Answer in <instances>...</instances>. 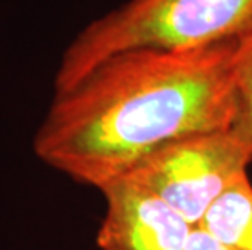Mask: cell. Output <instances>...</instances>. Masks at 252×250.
I'll return each mask as SVG.
<instances>
[{"instance_id": "52a82bcc", "label": "cell", "mask_w": 252, "mask_h": 250, "mask_svg": "<svg viewBox=\"0 0 252 250\" xmlns=\"http://www.w3.org/2000/svg\"><path fill=\"white\" fill-rule=\"evenodd\" d=\"M186 250H233L226 244L218 241L210 232H207L203 227L195 226L190 234V239L187 242Z\"/></svg>"}, {"instance_id": "7a4b0ae2", "label": "cell", "mask_w": 252, "mask_h": 250, "mask_svg": "<svg viewBox=\"0 0 252 250\" xmlns=\"http://www.w3.org/2000/svg\"><path fill=\"white\" fill-rule=\"evenodd\" d=\"M252 21V0H126L88 23L59 62L54 94L104 58L128 49H197L234 39Z\"/></svg>"}, {"instance_id": "3957f363", "label": "cell", "mask_w": 252, "mask_h": 250, "mask_svg": "<svg viewBox=\"0 0 252 250\" xmlns=\"http://www.w3.org/2000/svg\"><path fill=\"white\" fill-rule=\"evenodd\" d=\"M251 163V153L231 130H212L164 143L124 175L152 190L195 227L246 175Z\"/></svg>"}, {"instance_id": "5b68a950", "label": "cell", "mask_w": 252, "mask_h": 250, "mask_svg": "<svg viewBox=\"0 0 252 250\" xmlns=\"http://www.w3.org/2000/svg\"><path fill=\"white\" fill-rule=\"evenodd\" d=\"M198 226L233 250H252V184L248 174L220 196Z\"/></svg>"}, {"instance_id": "8992f818", "label": "cell", "mask_w": 252, "mask_h": 250, "mask_svg": "<svg viewBox=\"0 0 252 250\" xmlns=\"http://www.w3.org/2000/svg\"><path fill=\"white\" fill-rule=\"evenodd\" d=\"M234 117L231 130L252 156V21L236 39L233 58Z\"/></svg>"}, {"instance_id": "277c9868", "label": "cell", "mask_w": 252, "mask_h": 250, "mask_svg": "<svg viewBox=\"0 0 252 250\" xmlns=\"http://www.w3.org/2000/svg\"><path fill=\"white\" fill-rule=\"evenodd\" d=\"M99 250H186L194 226L173 206L127 175L106 184Z\"/></svg>"}, {"instance_id": "6da1fadb", "label": "cell", "mask_w": 252, "mask_h": 250, "mask_svg": "<svg viewBox=\"0 0 252 250\" xmlns=\"http://www.w3.org/2000/svg\"><path fill=\"white\" fill-rule=\"evenodd\" d=\"M236 39L128 49L54 94L33 138L42 163L101 190L176 138L231 129Z\"/></svg>"}]
</instances>
